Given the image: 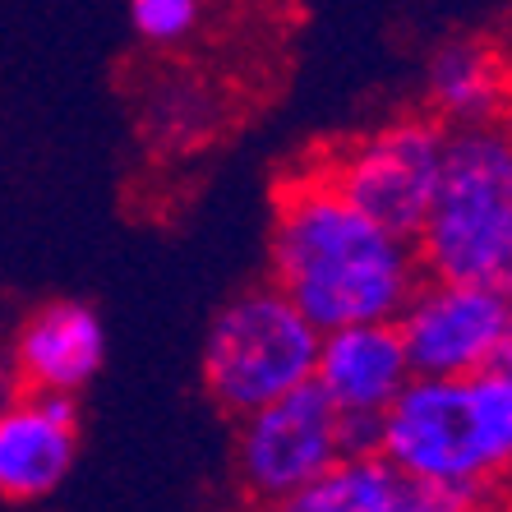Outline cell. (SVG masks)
Instances as JSON below:
<instances>
[{
    "mask_svg": "<svg viewBox=\"0 0 512 512\" xmlns=\"http://www.w3.org/2000/svg\"><path fill=\"white\" fill-rule=\"evenodd\" d=\"M319 328L277 291L254 282L222 305L203 333L199 383L227 420H240L314 379Z\"/></svg>",
    "mask_w": 512,
    "mask_h": 512,
    "instance_id": "obj_4",
    "label": "cell"
},
{
    "mask_svg": "<svg viewBox=\"0 0 512 512\" xmlns=\"http://www.w3.org/2000/svg\"><path fill=\"white\" fill-rule=\"evenodd\" d=\"M425 111L443 130L512 116V56L489 37H448L420 70Z\"/></svg>",
    "mask_w": 512,
    "mask_h": 512,
    "instance_id": "obj_11",
    "label": "cell"
},
{
    "mask_svg": "<svg viewBox=\"0 0 512 512\" xmlns=\"http://www.w3.org/2000/svg\"><path fill=\"white\" fill-rule=\"evenodd\" d=\"M0 360L14 388L74 397L107 365V323L88 300H42L10 328Z\"/></svg>",
    "mask_w": 512,
    "mask_h": 512,
    "instance_id": "obj_8",
    "label": "cell"
},
{
    "mask_svg": "<svg viewBox=\"0 0 512 512\" xmlns=\"http://www.w3.org/2000/svg\"><path fill=\"white\" fill-rule=\"evenodd\" d=\"M208 19V0H130V28L153 56H180L194 47Z\"/></svg>",
    "mask_w": 512,
    "mask_h": 512,
    "instance_id": "obj_14",
    "label": "cell"
},
{
    "mask_svg": "<svg viewBox=\"0 0 512 512\" xmlns=\"http://www.w3.org/2000/svg\"><path fill=\"white\" fill-rule=\"evenodd\" d=\"M10 388H14V379H10V370H5V360H0V397L10 393Z\"/></svg>",
    "mask_w": 512,
    "mask_h": 512,
    "instance_id": "obj_16",
    "label": "cell"
},
{
    "mask_svg": "<svg viewBox=\"0 0 512 512\" xmlns=\"http://www.w3.org/2000/svg\"><path fill=\"white\" fill-rule=\"evenodd\" d=\"M416 254L429 277L512 300V116L443 134V167Z\"/></svg>",
    "mask_w": 512,
    "mask_h": 512,
    "instance_id": "obj_3",
    "label": "cell"
},
{
    "mask_svg": "<svg viewBox=\"0 0 512 512\" xmlns=\"http://www.w3.org/2000/svg\"><path fill=\"white\" fill-rule=\"evenodd\" d=\"M508 305L512 300H503L499 291L425 273L393 319L411 374L416 379H462V374L489 370L499 356Z\"/></svg>",
    "mask_w": 512,
    "mask_h": 512,
    "instance_id": "obj_7",
    "label": "cell"
},
{
    "mask_svg": "<svg viewBox=\"0 0 512 512\" xmlns=\"http://www.w3.org/2000/svg\"><path fill=\"white\" fill-rule=\"evenodd\" d=\"M443 134L448 130L429 111H411V116L370 125L356 139H342L328 153H314V162L360 213H370L379 227L397 236L416 240L439 185Z\"/></svg>",
    "mask_w": 512,
    "mask_h": 512,
    "instance_id": "obj_5",
    "label": "cell"
},
{
    "mask_svg": "<svg viewBox=\"0 0 512 512\" xmlns=\"http://www.w3.org/2000/svg\"><path fill=\"white\" fill-rule=\"evenodd\" d=\"M420 277L425 263L416 240L360 213L314 157L277 180L268 217V282L319 333L397 319Z\"/></svg>",
    "mask_w": 512,
    "mask_h": 512,
    "instance_id": "obj_1",
    "label": "cell"
},
{
    "mask_svg": "<svg viewBox=\"0 0 512 512\" xmlns=\"http://www.w3.org/2000/svg\"><path fill=\"white\" fill-rule=\"evenodd\" d=\"M374 453L402 480L485 508L512 489V374L411 379L374 425Z\"/></svg>",
    "mask_w": 512,
    "mask_h": 512,
    "instance_id": "obj_2",
    "label": "cell"
},
{
    "mask_svg": "<svg viewBox=\"0 0 512 512\" xmlns=\"http://www.w3.org/2000/svg\"><path fill=\"white\" fill-rule=\"evenodd\" d=\"M227 120V88L217 84L213 74L180 65V60L162 65L139 93V134L162 157L199 153L203 143H213L227 130Z\"/></svg>",
    "mask_w": 512,
    "mask_h": 512,
    "instance_id": "obj_12",
    "label": "cell"
},
{
    "mask_svg": "<svg viewBox=\"0 0 512 512\" xmlns=\"http://www.w3.org/2000/svg\"><path fill=\"white\" fill-rule=\"evenodd\" d=\"M471 512H512V508H503V503H485V508H471Z\"/></svg>",
    "mask_w": 512,
    "mask_h": 512,
    "instance_id": "obj_17",
    "label": "cell"
},
{
    "mask_svg": "<svg viewBox=\"0 0 512 512\" xmlns=\"http://www.w3.org/2000/svg\"><path fill=\"white\" fill-rule=\"evenodd\" d=\"M351 453H370V448L356 439V429L342 420V411L314 383H305L296 393L236 420L231 471H236L240 494L254 508H268V503L314 485L323 471H333Z\"/></svg>",
    "mask_w": 512,
    "mask_h": 512,
    "instance_id": "obj_6",
    "label": "cell"
},
{
    "mask_svg": "<svg viewBox=\"0 0 512 512\" xmlns=\"http://www.w3.org/2000/svg\"><path fill=\"white\" fill-rule=\"evenodd\" d=\"M406 480L379 453H351L314 485L286 494L259 512H393Z\"/></svg>",
    "mask_w": 512,
    "mask_h": 512,
    "instance_id": "obj_13",
    "label": "cell"
},
{
    "mask_svg": "<svg viewBox=\"0 0 512 512\" xmlns=\"http://www.w3.org/2000/svg\"><path fill=\"white\" fill-rule=\"evenodd\" d=\"M416 379L406 346L397 337L393 319L379 323H346L319 337L314 356V388L342 411V420L356 429V439L374 453V425L388 406L402 397V388Z\"/></svg>",
    "mask_w": 512,
    "mask_h": 512,
    "instance_id": "obj_9",
    "label": "cell"
},
{
    "mask_svg": "<svg viewBox=\"0 0 512 512\" xmlns=\"http://www.w3.org/2000/svg\"><path fill=\"white\" fill-rule=\"evenodd\" d=\"M494 365L512 374V305H508V323H503V337H499V356H494Z\"/></svg>",
    "mask_w": 512,
    "mask_h": 512,
    "instance_id": "obj_15",
    "label": "cell"
},
{
    "mask_svg": "<svg viewBox=\"0 0 512 512\" xmlns=\"http://www.w3.org/2000/svg\"><path fill=\"white\" fill-rule=\"evenodd\" d=\"M0 346H5V337H0Z\"/></svg>",
    "mask_w": 512,
    "mask_h": 512,
    "instance_id": "obj_18",
    "label": "cell"
},
{
    "mask_svg": "<svg viewBox=\"0 0 512 512\" xmlns=\"http://www.w3.org/2000/svg\"><path fill=\"white\" fill-rule=\"evenodd\" d=\"M79 462V402L33 388L0 397V503H47Z\"/></svg>",
    "mask_w": 512,
    "mask_h": 512,
    "instance_id": "obj_10",
    "label": "cell"
}]
</instances>
